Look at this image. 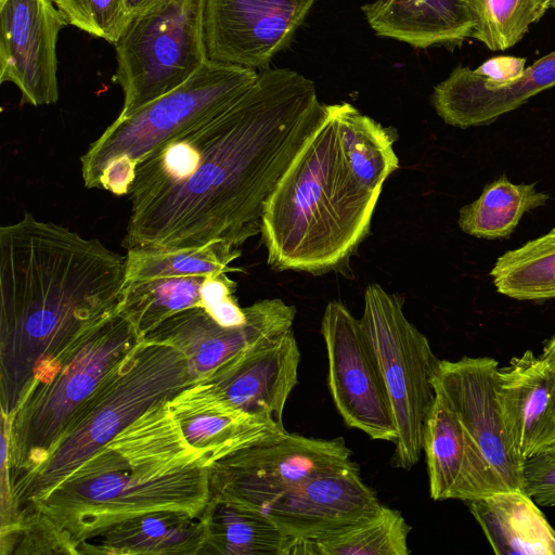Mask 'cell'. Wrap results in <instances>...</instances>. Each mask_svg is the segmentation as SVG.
I'll use <instances>...</instances> for the list:
<instances>
[{
	"instance_id": "1",
	"label": "cell",
	"mask_w": 555,
	"mask_h": 555,
	"mask_svg": "<svg viewBox=\"0 0 555 555\" xmlns=\"http://www.w3.org/2000/svg\"><path fill=\"white\" fill-rule=\"evenodd\" d=\"M312 80L266 68L232 105L137 165L122 245L180 249L260 232L264 202L324 120Z\"/></svg>"
},
{
	"instance_id": "2",
	"label": "cell",
	"mask_w": 555,
	"mask_h": 555,
	"mask_svg": "<svg viewBox=\"0 0 555 555\" xmlns=\"http://www.w3.org/2000/svg\"><path fill=\"white\" fill-rule=\"evenodd\" d=\"M125 273L126 257L30 212L0 228L2 417L119 309Z\"/></svg>"
},
{
	"instance_id": "3",
	"label": "cell",
	"mask_w": 555,
	"mask_h": 555,
	"mask_svg": "<svg viewBox=\"0 0 555 555\" xmlns=\"http://www.w3.org/2000/svg\"><path fill=\"white\" fill-rule=\"evenodd\" d=\"M168 400L151 406L24 509L46 514L76 548L141 514L201 515L210 499L211 464L186 442Z\"/></svg>"
},
{
	"instance_id": "4",
	"label": "cell",
	"mask_w": 555,
	"mask_h": 555,
	"mask_svg": "<svg viewBox=\"0 0 555 555\" xmlns=\"http://www.w3.org/2000/svg\"><path fill=\"white\" fill-rule=\"evenodd\" d=\"M380 192L349 171L336 104L307 140L263 205L260 233L268 264L314 275L343 269L367 236Z\"/></svg>"
},
{
	"instance_id": "5",
	"label": "cell",
	"mask_w": 555,
	"mask_h": 555,
	"mask_svg": "<svg viewBox=\"0 0 555 555\" xmlns=\"http://www.w3.org/2000/svg\"><path fill=\"white\" fill-rule=\"evenodd\" d=\"M196 380L178 349L143 339L78 406L47 459L12 486L16 517L151 406Z\"/></svg>"
},
{
	"instance_id": "6",
	"label": "cell",
	"mask_w": 555,
	"mask_h": 555,
	"mask_svg": "<svg viewBox=\"0 0 555 555\" xmlns=\"http://www.w3.org/2000/svg\"><path fill=\"white\" fill-rule=\"evenodd\" d=\"M257 77L255 69L208 60L178 88L126 117L118 116L80 158L85 185L127 195L144 156L223 112Z\"/></svg>"
},
{
	"instance_id": "7",
	"label": "cell",
	"mask_w": 555,
	"mask_h": 555,
	"mask_svg": "<svg viewBox=\"0 0 555 555\" xmlns=\"http://www.w3.org/2000/svg\"><path fill=\"white\" fill-rule=\"evenodd\" d=\"M142 340L131 320L118 309L69 350L49 375L30 385L11 417L1 416L12 486L47 459L78 406Z\"/></svg>"
},
{
	"instance_id": "8",
	"label": "cell",
	"mask_w": 555,
	"mask_h": 555,
	"mask_svg": "<svg viewBox=\"0 0 555 555\" xmlns=\"http://www.w3.org/2000/svg\"><path fill=\"white\" fill-rule=\"evenodd\" d=\"M404 299L370 284L361 324L374 350L390 398L398 437L391 464L410 469L421 459L424 428L436 398L439 364L426 336L403 312Z\"/></svg>"
},
{
	"instance_id": "9",
	"label": "cell",
	"mask_w": 555,
	"mask_h": 555,
	"mask_svg": "<svg viewBox=\"0 0 555 555\" xmlns=\"http://www.w3.org/2000/svg\"><path fill=\"white\" fill-rule=\"evenodd\" d=\"M205 0H164L131 20L115 46L126 117L191 78L207 61Z\"/></svg>"
},
{
	"instance_id": "10",
	"label": "cell",
	"mask_w": 555,
	"mask_h": 555,
	"mask_svg": "<svg viewBox=\"0 0 555 555\" xmlns=\"http://www.w3.org/2000/svg\"><path fill=\"white\" fill-rule=\"evenodd\" d=\"M351 460L343 438L319 439L286 433L242 449L210 466V495L264 511L292 487Z\"/></svg>"
},
{
	"instance_id": "11",
	"label": "cell",
	"mask_w": 555,
	"mask_h": 555,
	"mask_svg": "<svg viewBox=\"0 0 555 555\" xmlns=\"http://www.w3.org/2000/svg\"><path fill=\"white\" fill-rule=\"evenodd\" d=\"M334 404L351 427L374 440L396 442V420L382 371L361 324L340 301H330L321 320Z\"/></svg>"
},
{
	"instance_id": "12",
	"label": "cell",
	"mask_w": 555,
	"mask_h": 555,
	"mask_svg": "<svg viewBox=\"0 0 555 555\" xmlns=\"http://www.w3.org/2000/svg\"><path fill=\"white\" fill-rule=\"evenodd\" d=\"M498 364L489 357L440 360L433 384L472 439L495 491L522 490L524 461L506 436L495 398Z\"/></svg>"
},
{
	"instance_id": "13",
	"label": "cell",
	"mask_w": 555,
	"mask_h": 555,
	"mask_svg": "<svg viewBox=\"0 0 555 555\" xmlns=\"http://www.w3.org/2000/svg\"><path fill=\"white\" fill-rule=\"evenodd\" d=\"M315 0H205L209 61L263 68L292 40Z\"/></svg>"
},
{
	"instance_id": "14",
	"label": "cell",
	"mask_w": 555,
	"mask_h": 555,
	"mask_svg": "<svg viewBox=\"0 0 555 555\" xmlns=\"http://www.w3.org/2000/svg\"><path fill=\"white\" fill-rule=\"evenodd\" d=\"M247 320L237 326L220 325L202 306L179 311L143 336L178 349L197 379H206L218 367L255 345L292 328L296 308L279 298L245 307Z\"/></svg>"
},
{
	"instance_id": "15",
	"label": "cell",
	"mask_w": 555,
	"mask_h": 555,
	"mask_svg": "<svg viewBox=\"0 0 555 555\" xmlns=\"http://www.w3.org/2000/svg\"><path fill=\"white\" fill-rule=\"evenodd\" d=\"M67 25L52 0H0V81L34 106L59 99L56 42Z\"/></svg>"
},
{
	"instance_id": "16",
	"label": "cell",
	"mask_w": 555,
	"mask_h": 555,
	"mask_svg": "<svg viewBox=\"0 0 555 555\" xmlns=\"http://www.w3.org/2000/svg\"><path fill=\"white\" fill-rule=\"evenodd\" d=\"M376 493L351 460L298 482L263 513L293 540H315L372 514Z\"/></svg>"
},
{
	"instance_id": "17",
	"label": "cell",
	"mask_w": 555,
	"mask_h": 555,
	"mask_svg": "<svg viewBox=\"0 0 555 555\" xmlns=\"http://www.w3.org/2000/svg\"><path fill=\"white\" fill-rule=\"evenodd\" d=\"M300 350L293 328L255 345L206 378L232 406L279 427L285 403L298 384Z\"/></svg>"
},
{
	"instance_id": "18",
	"label": "cell",
	"mask_w": 555,
	"mask_h": 555,
	"mask_svg": "<svg viewBox=\"0 0 555 555\" xmlns=\"http://www.w3.org/2000/svg\"><path fill=\"white\" fill-rule=\"evenodd\" d=\"M494 389L506 436L522 460L555 439V363L526 350L495 371Z\"/></svg>"
},
{
	"instance_id": "19",
	"label": "cell",
	"mask_w": 555,
	"mask_h": 555,
	"mask_svg": "<svg viewBox=\"0 0 555 555\" xmlns=\"http://www.w3.org/2000/svg\"><path fill=\"white\" fill-rule=\"evenodd\" d=\"M555 86V51L542 56L507 82H491L459 65L434 88L431 102L448 125L466 129L488 125L532 96Z\"/></svg>"
},
{
	"instance_id": "20",
	"label": "cell",
	"mask_w": 555,
	"mask_h": 555,
	"mask_svg": "<svg viewBox=\"0 0 555 555\" xmlns=\"http://www.w3.org/2000/svg\"><path fill=\"white\" fill-rule=\"evenodd\" d=\"M186 442L210 464L242 449L283 437L274 423L247 414L225 401L206 379H198L168 400Z\"/></svg>"
},
{
	"instance_id": "21",
	"label": "cell",
	"mask_w": 555,
	"mask_h": 555,
	"mask_svg": "<svg viewBox=\"0 0 555 555\" xmlns=\"http://www.w3.org/2000/svg\"><path fill=\"white\" fill-rule=\"evenodd\" d=\"M423 451L433 500L469 502L496 493L472 439L437 391L425 423Z\"/></svg>"
},
{
	"instance_id": "22",
	"label": "cell",
	"mask_w": 555,
	"mask_h": 555,
	"mask_svg": "<svg viewBox=\"0 0 555 555\" xmlns=\"http://www.w3.org/2000/svg\"><path fill=\"white\" fill-rule=\"evenodd\" d=\"M362 11L378 36L415 48L461 44L475 27L467 0H376Z\"/></svg>"
},
{
	"instance_id": "23",
	"label": "cell",
	"mask_w": 555,
	"mask_h": 555,
	"mask_svg": "<svg viewBox=\"0 0 555 555\" xmlns=\"http://www.w3.org/2000/svg\"><path fill=\"white\" fill-rule=\"evenodd\" d=\"M205 535L201 515L156 511L119 521L82 541L78 554L198 555Z\"/></svg>"
},
{
	"instance_id": "24",
	"label": "cell",
	"mask_w": 555,
	"mask_h": 555,
	"mask_svg": "<svg viewBox=\"0 0 555 555\" xmlns=\"http://www.w3.org/2000/svg\"><path fill=\"white\" fill-rule=\"evenodd\" d=\"M467 503L495 554L555 555V530L522 490Z\"/></svg>"
},
{
	"instance_id": "25",
	"label": "cell",
	"mask_w": 555,
	"mask_h": 555,
	"mask_svg": "<svg viewBox=\"0 0 555 555\" xmlns=\"http://www.w3.org/2000/svg\"><path fill=\"white\" fill-rule=\"evenodd\" d=\"M204 546L201 554L286 555L292 542L262 511L210 495L201 514Z\"/></svg>"
},
{
	"instance_id": "26",
	"label": "cell",
	"mask_w": 555,
	"mask_h": 555,
	"mask_svg": "<svg viewBox=\"0 0 555 555\" xmlns=\"http://www.w3.org/2000/svg\"><path fill=\"white\" fill-rule=\"evenodd\" d=\"M411 527L400 512L379 504L370 515L315 540H293L286 555H408Z\"/></svg>"
},
{
	"instance_id": "27",
	"label": "cell",
	"mask_w": 555,
	"mask_h": 555,
	"mask_svg": "<svg viewBox=\"0 0 555 555\" xmlns=\"http://www.w3.org/2000/svg\"><path fill=\"white\" fill-rule=\"evenodd\" d=\"M336 113L340 150L349 171L366 189L380 192L399 167L391 134L349 103L336 104Z\"/></svg>"
},
{
	"instance_id": "28",
	"label": "cell",
	"mask_w": 555,
	"mask_h": 555,
	"mask_svg": "<svg viewBox=\"0 0 555 555\" xmlns=\"http://www.w3.org/2000/svg\"><path fill=\"white\" fill-rule=\"evenodd\" d=\"M548 198L534 184H515L501 176L487 184L476 201L460 209L459 227L475 237L505 238L527 211L545 205Z\"/></svg>"
},
{
	"instance_id": "29",
	"label": "cell",
	"mask_w": 555,
	"mask_h": 555,
	"mask_svg": "<svg viewBox=\"0 0 555 555\" xmlns=\"http://www.w3.org/2000/svg\"><path fill=\"white\" fill-rule=\"evenodd\" d=\"M206 280V276H166L126 281L119 309L143 337L172 314L203 307Z\"/></svg>"
},
{
	"instance_id": "30",
	"label": "cell",
	"mask_w": 555,
	"mask_h": 555,
	"mask_svg": "<svg viewBox=\"0 0 555 555\" xmlns=\"http://www.w3.org/2000/svg\"><path fill=\"white\" fill-rule=\"evenodd\" d=\"M500 294L517 300L555 298V228L503 254L490 271Z\"/></svg>"
},
{
	"instance_id": "31",
	"label": "cell",
	"mask_w": 555,
	"mask_h": 555,
	"mask_svg": "<svg viewBox=\"0 0 555 555\" xmlns=\"http://www.w3.org/2000/svg\"><path fill=\"white\" fill-rule=\"evenodd\" d=\"M240 255L238 247L225 241L180 249L131 248L127 249L125 282L166 276H216L235 271L230 264Z\"/></svg>"
},
{
	"instance_id": "32",
	"label": "cell",
	"mask_w": 555,
	"mask_h": 555,
	"mask_svg": "<svg viewBox=\"0 0 555 555\" xmlns=\"http://www.w3.org/2000/svg\"><path fill=\"white\" fill-rule=\"evenodd\" d=\"M475 20L472 38L493 51L519 42L550 9L547 0H467Z\"/></svg>"
},
{
	"instance_id": "33",
	"label": "cell",
	"mask_w": 555,
	"mask_h": 555,
	"mask_svg": "<svg viewBox=\"0 0 555 555\" xmlns=\"http://www.w3.org/2000/svg\"><path fill=\"white\" fill-rule=\"evenodd\" d=\"M0 546L1 555L78 554L67 533L36 508L0 528Z\"/></svg>"
},
{
	"instance_id": "34",
	"label": "cell",
	"mask_w": 555,
	"mask_h": 555,
	"mask_svg": "<svg viewBox=\"0 0 555 555\" xmlns=\"http://www.w3.org/2000/svg\"><path fill=\"white\" fill-rule=\"evenodd\" d=\"M67 24L113 44L131 22L126 0H52Z\"/></svg>"
},
{
	"instance_id": "35",
	"label": "cell",
	"mask_w": 555,
	"mask_h": 555,
	"mask_svg": "<svg viewBox=\"0 0 555 555\" xmlns=\"http://www.w3.org/2000/svg\"><path fill=\"white\" fill-rule=\"evenodd\" d=\"M522 491L539 506H555V456L542 452L524 461Z\"/></svg>"
},
{
	"instance_id": "36",
	"label": "cell",
	"mask_w": 555,
	"mask_h": 555,
	"mask_svg": "<svg viewBox=\"0 0 555 555\" xmlns=\"http://www.w3.org/2000/svg\"><path fill=\"white\" fill-rule=\"evenodd\" d=\"M526 59L515 56L492 57L475 70L491 82H507L515 79L525 69Z\"/></svg>"
},
{
	"instance_id": "37",
	"label": "cell",
	"mask_w": 555,
	"mask_h": 555,
	"mask_svg": "<svg viewBox=\"0 0 555 555\" xmlns=\"http://www.w3.org/2000/svg\"><path fill=\"white\" fill-rule=\"evenodd\" d=\"M164 0H126V5L131 20L144 14Z\"/></svg>"
},
{
	"instance_id": "38",
	"label": "cell",
	"mask_w": 555,
	"mask_h": 555,
	"mask_svg": "<svg viewBox=\"0 0 555 555\" xmlns=\"http://www.w3.org/2000/svg\"><path fill=\"white\" fill-rule=\"evenodd\" d=\"M541 357L550 362L555 363V335L544 346Z\"/></svg>"
},
{
	"instance_id": "39",
	"label": "cell",
	"mask_w": 555,
	"mask_h": 555,
	"mask_svg": "<svg viewBox=\"0 0 555 555\" xmlns=\"http://www.w3.org/2000/svg\"><path fill=\"white\" fill-rule=\"evenodd\" d=\"M543 452L550 453L555 456V439L546 447V449Z\"/></svg>"
},
{
	"instance_id": "40",
	"label": "cell",
	"mask_w": 555,
	"mask_h": 555,
	"mask_svg": "<svg viewBox=\"0 0 555 555\" xmlns=\"http://www.w3.org/2000/svg\"><path fill=\"white\" fill-rule=\"evenodd\" d=\"M550 9H555V0L550 3Z\"/></svg>"
},
{
	"instance_id": "41",
	"label": "cell",
	"mask_w": 555,
	"mask_h": 555,
	"mask_svg": "<svg viewBox=\"0 0 555 555\" xmlns=\"http://www.w3.org/2000/svg\"><path fill=\"white\" fill-rule=\"evenodd\" d=\"M552 1H553V0H547V2H548V5H550V3H551Z\"/></svg>"
}]
</instances>
